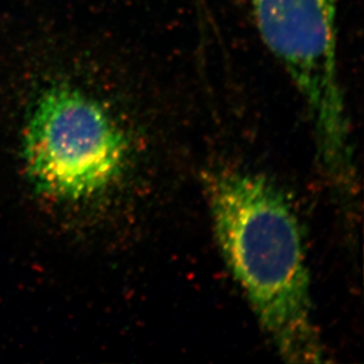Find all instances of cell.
I'll return each mask as SVG.
<instances>
[{
	"instance_id": "obj_1",
	"label": "cell",
	"mask_w": 364,
	"mask_h": 364,
	"mask_svg": "<svg viewBox=\"0 0 364 364\" xmlns=\"http://www.w3.org/2000/svg\"><path fill=\"white\" fill-rule=\"evenodd\" d=\"M205 186L224 261L272 347L289 363L326 362L302 232L284 193L265 176L230 168Z\"/></svg>"
},
{
	"instance_id": "obj_2",
	"label": "cell",
	"mask_w": 364,
	"mask_h": 364,
	"mask_svg": "<svg viewBox=\"0 0 364 364\" xmlns=\"http://www.w3.org/2000/svg\"><path fill=\"white\" fill-rule=\"evenodd\" d=\"M258 31L288 73L316 130L324 163L350 170L349 127L337 52L338 0H251Z\"/></svg>"
},
{
	"instance_id": "obj_3",
	"label": "cell",
	"mask_w": 364,
	"mask_h": 364,
	"mask_svg": "<svg viewBox=\"0 0 364 364\" xmlns=\"http://www.w3.org/2000/svg\"><path fill=\"white\" fill-rule=\"evenodd\" d=\"M24 148L28 176L41 193L80 200L100 193L117 177L127 141L100 103L59 86L36 104Z\"/></svg>"
}]
</instances>
